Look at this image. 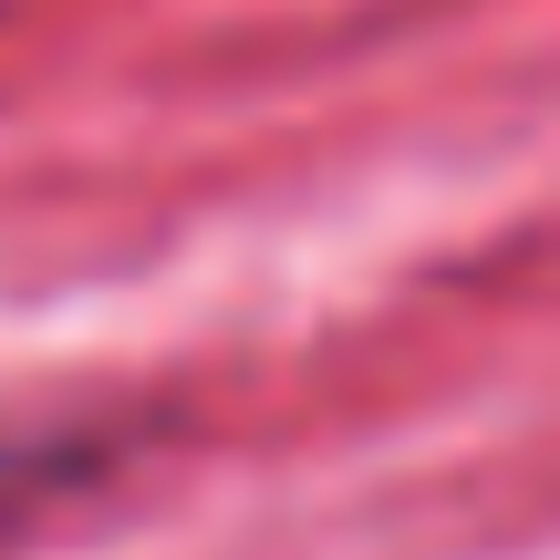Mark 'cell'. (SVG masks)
<instances>
[{
    "label": "cell",
    "instance_id": "obj_1",
    "mask_svg": "<svg viewBox=\"0 0 560 560\" xmlns=\"http://www.w3.org/2000/svg\"><path fill=\"white\" fill-rule=\"evenodd\" d=\"M94 457H104V446L94 436H62V425H21V436H0V509H32V499H52V488H73Z\"/></svg>",
    "mask_w": 560,
    "mask_h": 560
}]
</instances>
